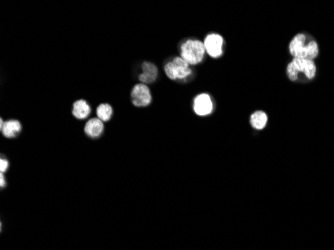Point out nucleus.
<instances>
[{"mask_svg":"<svg viewBox=\"0 0 334 250\" xmlns=\"http://www.w3.org/2000/svg\"><path fill=\"white\" fill-rule=\"evenodd\" d=\"M206 50L200 40L188 39L184 41L180 47V57L190 65L199 64L203 61Z\"/></svg>","mask_w":334,"mask_h":250,"instance_id":"nucleus-1","label":"nucleus"},{"mask_svg":"<svg viewBox=\"0 0 334 250\" xmlns=\"http://www.w3.org/2000/svg\"><path fill=\"white\" fill-rule=\"evenodd\" d=\"M164 72L172 80H185L192 74L191 65L179 57H174L167 62L164 66Z\"/></svg>","mask_w":334,"mask_h":250,"instance_id":"nucleus-2","label":"nucleus"},{"mask_svg":"<svg viewBox=\"0 0 334 250\" xmlns=\"http://www.w3.org/2000/svg\"><path fill=\"white\" fill-rule=\"evenodd\" d=\"M203 44L206 50V53L212 58H219L223 54V46H224V39L218 33H210L208 34L204 41Z\"/></svg>","mask_w":334,"mask_h":250,"instance_id":"nucleus-3","label":"nucleus"},{"mask_svg":"<svg viewBox=\"0 0 334 250\" xmlns=\"http://www.w3.org/2000/svg\"><path fill=\"white\" fill-rule=\"evenodd\" d=\"M131 100L137 107H146L150 105L152 96L149 87L143 83L136 84L131 91Z\"/></svg>","mask_w":334,"mask_h":250,"instance_id":"nucleus-4","label":"nucleus"},{"mask_svg":"<svg viewBox=\"0 0 334 250\" xmlns=\"http://www.w3.org/2000/svg\"><path fill=\"white\" fill-rule=\"evenodd\" d=\"M214 105L209 94L201 93L194 98L193 110L198 116H207L213 112Z\"/></svg>","mask_w":334,"mask_h":250,"instance_id":"nucleus-5","label":"nucleus"},{"mask_svg":"<svg viewBox=\"0 0 334 250\" xmlns=\"http://www.w3.org/2000/svg\"><path fill=\"white\" fill-rule=\"evenodd\" d=\"M291 63L294 65L298 73H303L305 77L309 80L313 79L316 75V65L313 60L304 59V58H293Z\"/></svg>","mask_w":334,"mask_h":250,"instance_id":"nucleus-6","label":"nucleus"},{"mask_svg":"<svg viewBox=\"0 0 334 250\" xmlns=\"http://www.w3.org/2000/svg\"><path fill=\"white\" fill-rule=\"evenodd\" d=\"M307 41V36L303 33H299L292 38L289 43V52L293 56V58H304V51Z\"/></svg>","mask_w":334,"mask_h":250,"instance_id":"nucleus-7","label":"nucleus"},{"mask_svg":"<svg viewBox=\"0 0 334 250\" xmlns=\"http://www.w3.org/2000/svg\"><path fill=\"white\" fill-rule=\"evenodd\" d=\"M142 73L139 75V81L143 84H150L158 77V69L155 64L151 62H144L141 65Z\"/></svg>","mask_w":334,"mask_h":250,"instance_id":"nucleus-8","label":"nucleus"},{"mask_svg":"<svg viewBox=\"0 0 334 250\" xmlns=\"http://www.w3.org/2000/svg\"><path fill=\"white\" fill-rule=\"evenodd\" d=\"M0 130L6 138H14L22 130V125L18 120L12 119L4 122L0 120Z\"/></svg>","mask_w":334,"mask_h":250,"instance_id":"nucleus-9","label":"nucleus"},{"mask_svg":"<svg viewBox=\"0 0 334 250\" xmlns=\"http://www.w3.org/2000/svg\"><path fill=\"white\" fill-rule=\"evenodd\" d=\"M104 131V124L99 118H91L88 120L84 126L85 134L92 139L99 138Z\"/></svg>","mask_w":334,"mask_h":250,"instance_id":"nucleus-10","label":"nucleus"},{"mask_svg":"<svg viewBox=\"0 0 334 250\" xmlns=\"http://www.w3.org/2000/svg\"><path fill=\"white\" fill-rule=\"evenodd\" d=\"M91 112V108L89 106V104L83 99L77 100L73 104V109H72V114L75 118L77 119H85L89 116Z\"/></svg>","mask_w":334,"mask_h":250,"instance_id":"nucleus-11","label":"nucleus"},{"mask_svg":"<svg viewBox=\"0 0 334 250\" xmlns=\"http://www.w3.org/2000/svg\"><path fill=\"white\" fill-rule=\"evenodd\" d=\"M267 121L268 117L263 111H256L250 117V123H251L252 127L257 130H262L266 126Z\"/></svg>","mask_w":334,"mask_h":250,"instance_id":"nucleus-12","label":"nucleus"},{"mask_svg":"<svg viewBox=\"0 0 334 250\" xmlns=\"http://www.w3.org/2000/svg\"><path fill=\"white\" fill-rule=\"evenodd\" d=\"M319 54V46L314 39H308L304 51V59L314 60Z\"/></svg>","mask_w":334,"mask_h":250,"instance_id":"nucleus-13","label":"nucleus"},{"mask_svg":"<svg viewBox=\"0 0 334 250\" xmlns=\"http://www.w3.org/2000/svg\"><path fill=\"white\" fill-rule=\"evenodd\" d=\"M96 114H97V118H99L103 122H106L111 119L112 114H113V109L109 104L103 103V104H100V105L97 107Z\"/></svg>","mask_w":334,"mask_h":250,"instance_id":"nucleus-14","label":"nucleus"},{"mask_svg":"<svg viewBox=\"0 0 334 250\" xmlns=\"http://www.w3.org/2000/svg\"><path fill=\"white\" fill-rule=\"evenodd\" d=\"M286 71H287V76H288V78H289L291 81H296V80L298 79L299 73H298V71L296 70V68L294 67V65L291 63V62L287 65Z\"/></svg>","mask_w":334,"mask_h":250,"instance_id":"nucleus-15","label":"nucleus"},{"mask_svg":"<svg viewBox=\"0 0 334 250\" xmlns=\"http://www.w3.org/2000/svg\"><path fill=\"white\" fill-rule=\"evenodd\" d=\"M8 167H9V161L6 158L1 157V159H0V171L4 174L8 170Z\"/></svg>","mask_w":334,"mask_h":250,"instance_id":"nucleus-16","label":"nucleus"},{"mask_svg":"<svg viewBox=\"0 0 334 250\" xmlns=\"http://www.w3.org/2000/svg\"><path fill=\"white\" fill-rule=\"evenodd\" d=\"M6 185H7V182L4 177V174L1 173L0 174V186H1V188H4V187H6Z\"/></svg>","mask_w":334,"mask_h":250,"instance_id":"nucleus-17","label":"nucleus"}]
</instances>
